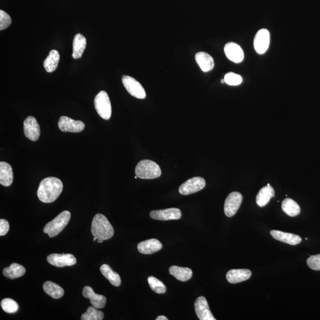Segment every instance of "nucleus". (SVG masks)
Here are the masks:
<instances>
[{
	"label": "nucleus",
	"mask_w": 320,
	"mask_h": 320,
	"mask_svg": "<svg viewBox=\"0 0 320 320\" xmlns=\"http://www.w3.org/2000/svg\"><path fill=\"white\" fill-rule=\"evenodd\" d=\"M13 182V172L12 166L9 163L0 162V184L8 187L12 185Z\"/></svg>",
	"instance_id": "aec40b11"
},
{
	"label": "nucleus",
	"mask_w": 320,
	"mask_h": 320,
	"mask_svg": "<svg viewBox=\"0 0 320 320\" xmlns=\"http://www.w3.org/2000/svg\"><path fill=\"white\" fill-rule=\"evenodd\" d=\"M162 244L157 239H150L141 242L138 244V250L139 253L144 254H152L162 249Z\"/></svg>",
	"instance_id": "a211bd4d"
},
{
	"label": "nucleus",
	"mask_w": 320,
	"mask_h": 320,
	"mask_svg": "<svg viewBox=\"0 0 320 320\" xmlns=\"http://www.w3.org/2000/svg\"><path fill=\"white\" fill-rule=\"evenodd\" d=\"M169 272L171 275L180 281L185 282L189 281L192 277V270L190 268L179 267L173 266L169 269Z\"/></svg>",
	"instance_id": "5701e85b"
},
{
	"label": "nucleus",
	"mask_w": 320,
	"mask_h": 320,
	"mask_svg": "<svg viewBox=\"0 0 320 320\" xmlns=\"http://www.w3.org/2000/svg\"><path fill=\"white\" fill-rule=\"evenodd\" d=\"M83 295L86 298L90 301L91 304L94 307L101 309L105 306L106 303V298L102 295L96 294L90 286H86L83 290Z\"/></svg>",
	"instance_id": "dca6fc26"
},
{
	"label": "nucleus",
	"mask_w": 320,
	"mask_h": 320,
	"mask_svg": "<svg viewBox=\"0 0 320 320\" xmlns=\"http://www.w3.org/2000/svg\"><path fill=\"white\" fill-rule=\"evenodd\" d=\"M270 33L267 29L258 31L254 39V48L258 54L262 55L268 51L270 44Z\"/></svg>",
	"instance_id": "9d476101"
},
{
	"label": "nucleus",
	"mask_w": 320,
	"mask_h": 320,
	"mask_svg": "<svg viewBox=\"0 0 320 320\" xmlns=\"http://www.w3.org/2000/svg\"><path fill=\"white\" fill-rule=\"evenodd\" d=\"M86 44L87 40L83 34H78L75 36L73 40V53L72 55L73 58L76 60L82 57L85 49Z\"/></svg>",
	"instance_id": "b1692460"
},
{
	"label": "nucleus",
	"mask_w": 320,
	"mask_h": 320,
	"mask_svg": "<svg viewBox=\"0 0 320 320\" xmlns=\"http://www.w3.org/2000/svg\"><path fill=\"white\" fill-rule=\"evenodd\" d=\"M48 263L56 267L63 268L76 264L77 259L71 254H52L47 257Z\"/></svg>",
	"instance_id": "f8f14e48"
},
{
	"label": "nucleus",
	"mask_w": 320,
	"mask_h": 320,
	"mask_svg": "<svg viewBox=\"0 0 320 320\" xmlns=\"http://www.w3.org/2000/svg\"><path fill=\"white\" fill-rule=\"evenodd\" d=\"M148 282L151 288L155 293L158 294H165L166 292L165 285L154 276H150L148 278Z\"/></svg>",
	"instance_id": "7c9ffc66"
},
{
	"label": "nucleus",
	"mask_w": 320,
	"mask_h": 320,
	"mask_svg": "<svg viewBox=\"0 0 320 320\" xmlns=\"http://www.w3.org/2000/svg\"><path fill=\"white\" fill-rule=\"evenodd\" d=\"M63 190L61 180L54 177H50L40 183L37 195L42 202L50 203L57 200Z\"/></svg>",
	"instance_id": "f257e3e1"
},
{
	"label": "nucleus",
	"mask_w": 320,
	"mask_h": 320,
	"mask_svg": "<svg viewBox=\"0 0 320 320\" xmlns=\"http://www.w3.org/2000/svg\"><path fill=\"white\" fill-rule=\"evenodd\" d=\"M26 273L25 268L17 263H12L9 267L4 269L3 274L6 278L15 279L23 276Z\"/></svg>",
	"instance_id": "a878e982"
},
{
	"label": "nucleus",
	"mask_w": 320,
	"mask_h": 320,
	"mask_svg": "<svg viewBox=\"0 0 320 320\" xmlns=\"http://www.w3.org/2000/svg\"><path fill=\"white\" fill-rule=\"evenodd\" d=\"M59 128L64 133H79L84 130V123L81 120H75L63 116L58 122Z\"/></svg>",
	"instance_id": "1a4fd4ad"
},
{
	"label": "nucleus",
	"mask_w": 320,
	"mask_h": 320,
	"mask_svg": "<svg viewBox=\"0 0 320 320\" xmlns=\"http://www.w3.org/2000/svg\"><path fill=\"white\" fill-rule=\"evenodd\" d=\"M135 174L142 179H154L161 175L160 166L152 160H143L137 165Z\"/></svg>",
	"instance_id": "7ed1b4c3"
},
{
	"label": "nucleus",
	"mask_w": 320,
	"mask_h": 320,
	"mask_svg": "<svg viewBox=\"0 0 320 320\" xmlns=\"http://www.w3.org/2000/svg\"><path fill=\"white\" fill-rule=\"evenodd\" d=\"M94 103L99 115L103 119L109 120L112 115V106L106 91H100L95 97Z\"/></svg>",
	"instance_id": "39448f33"
},
{
	"label": "nucleus",
	"mask_w": 320,
	"mask_h": 320,
	"mask_svg": "<svg viewBox=\"0 0 320 320\" xmlns=\"http://www.w3.org/2000/svg\"><path fill=\"white\" fill-rule=\"evenodd\" d=\"M12 23L10 16L3 10H0V31L9 28Z\"/></svg>",
	"instance_id": "72a5a7b5"
},
{
	"label": "nucleus",
	"mask_w": 320,
	"mask_h": 320,
	"mask_svg": "<svg viewBox=\"0 0 320 320\" xmlns=\"http://www.w3.org/2000/svg\"><path fill=\"white\" fill-rule=\"evenodd\" d=\"M91 233L98 240H107L114 235V230L104 215L96 214L91 224Z\"/></svg>",
	"instance_id": "f03ea898"
},
{
	"label": "nucleus",
	"mask_w": 320,
	"mask_h": 320,
	"mask_svg": "<svg viewBox=\"0 0 320 320\" xmlns=\"http://www.w3.org/2000/svg\"><path fill=\"white\" fill-rule=\"evenodd\" d=\"M43 288L53 299H60L64 294V290L58 285L51 281L46 282Z\"/></svg>",
	"instance_id": "cd10ccee"
},
{
	"label": "nucleus",
	"mask_w": 320,
	"mask_h": 320,
	"mask_svg": "<svg viewBox=\"0 0 320 320\" xmlns=\"http://www.w3.org/2000/svg\"><path fill=\"white\" fill-rule=\"evenodd\" d=\"M152 219L160 220H177L182 217V212L178 208H172L162 210H155L150 212Z\"/></svg>",
	"instance_id": "4468645a"
},
{
	"label": "nucleus",
	"mask_w": 320,
	"mask_h": 320,
	"mask_svg": "<svg viewBox=\"0 0 320 320\" xmlns=\"http://www.w3.org/2000/svg\"><path fill=\"white\" fill-rule=\"evenodd\" d=\"M156 320H168V319L166 317L164 316H160L156 319Z\"/></svg>",
	"instance_id": "e433bc0d"
},
{
	"label": "nucleus",
	"mask_w": 320,
	"mask_h": 320,
	"mask_svg": "<svg viewBox=\"0 0 320 320\" xmlns=\"http://www.w3.org/2000/svg\"><path fill=\"white\" fill-rule=\"evenodd\" d=\"M243 201V196L240 193L234 192L231 193L226 199L224 205V212L226 216L232 217L240 208Z\"/></svg>",
	"instance_id": "6e6552de"
},
{
	"label": "nucleus",
	"mask_w": 320,
	"mask_h": 320,
	"mask_svg": "<svg viewBox=\"0 0 320 320\" xmlns=\"http://www.w3.org/2000/svg\"><path fill=\"white\" fill-rule=\"evenodd\" d=\"M9 223L4 219H0V236H4L7 235L9 231Z\"/></svg>",
	"instance_id": "c9c22d12"
},
{
	"label": "nucleus",
	"mask_w": 320,
	"mask_h": 320,
	"mask_svg": "<svg viewBox=\"0 0 320 320\" xmlns=\"http://www.w3.org/2000/svg\"><path fill=\"white\" fill-rule=\"evenodd\" d=\"M196 63L200 66L202 71L208 72L212 70L214 67V61L211 55L204 52L196 53L195 55Z\"/></svg>",
	"instance_id": "412c9836"
},
{
	"label": "nucleus",
	"mask_w": 320,
	"mask_h": 320,
	"mask_svg": "<svg viewBox=\"0 0 320 320\" xmlns=\"http://www.w3.org/2000/svg\"><path fill=\"white\" fill-rule=\"evenodd\" d=\"M270 235L273 238L283 243L291 246L297 245L302 241L300 236L294 234L282 232L280 231L272 230L270 231Z\"/></svg>",
	"instance_id": "f3484780"
},
{
	"label": "nucleus",
	"mask_w": 320,
	"mask_h": 320,
	"mask_svg": "<svg viewBox=\"0 0 320 320\" xmlns=\"http://www.w3.org/2000/svg\"><path fill=\"white\" fill-rule=\"evenodd\" d=\"M275 196V190L271 185H266L261 189L256 196V203L260 207H264L269 202L271 198Z\"/></svg>",
	"instance_id": "4be33fe9"
},
{
	"label": "nucleus",
	"mask_w": 320,
	"mask_h": 320,
	"mask_svg": "<svg viewBox=\"0 0 320 320\" xmlns=\"http://www.w3.org/2000/svg\"><path fill=\"white\" fill-rule=\"evenodd\" d=\"M195 310L198 318L200 320H215L212 315L206 298L200 297L196 299L195 303Z\"/></svg>",
	"instance_id": "ddd939ff"
},
{
	"label": "nucleus",
	"mask_w": 320,
	"mask_h": 320,
	"mask_svg": "<svg viewBox=\"0 0 320 320\" xmlns=\"http://www.w3.org/2000/svg\"><path fill=\"white\" fill-rule=\"evenodd\" d=\"M226 56L235 63H240L244 58V52L238 45L234 42H229L224 47Z\"/></svg>",
	"instance_id": "2eb2a0df"
},
{
	"label": "nucleus",
	"mask_w": 320,
	"mask_h": 320,
	"mask_svg": "<svg viewBox=\"0 0 320 320\" xmlns=\"http://www.w3.org/2000/svg\"><path fill=\"white\" fill-rule=\"evenodd\" d=\"M102 275L115 286H119L121 284L120 277L117 272L112 269L109 265H103L101 267Z\"/></svg>",
	"instance_id": "c85d7f7f"
},
{
	"label": "nucleus",
	"mask_w": 320,
	"mask_h": 320,
	"mask_svg": "<svg viewBox=\"0 0 320 320\" xmlns=\"http://www.w3.org/2000/svg\"><path fill=\"white\" fill-rule=\"evenodd\" d=\"M123 85L131 96L139 99L146 98V92L141 83L128 75H123L122 79Z\"/></svg>",
	"instance_id": "423d86ee"
},
{
	"label": "nucleus",
	"mask_w": 320,
	"mask_h": 320,
	"mask_svg": "<svg viewBox=\"0 0 320 320\" xmlns=\"http://www.w3.org/2000/svg\"><path fill=\"white\" fill-rule=\"evenodd\" d=\"M60 60V55L58 51L53 50L51 51L49 55L44 62V68L48 72H52L57 68L59 62Z\"/></svg>",
	"instance_id": "393cba45"
},
{
	"label": "nucleus",
	"mask_w": 320,
	"mask_h": 320,
	"mask_svg": "<svg viewBox=\"0 0 320 320\" xmlns=\"http://www.w3.org/2000/svg\"><path fill=\"white\" fill-rule=\"evenodd\" d=\"M306 263L311 269L320 270V254L311 255L306 261Z\"/></svg>",
	"instance_id": "f704fd0d"
},
{
	"label": "nucleus",
	"mask_w": 320,
	"mask_h": 320,
	"mask_svg": "<svg viewBox=\"0 0 320 320\" xmlns=\"http://www.w3.org/2000/svg\"><path fill=\"white\" fill-rule=\"evenodd\" d=\"M205 185V180L202 177H193L180 185L179 191L181 195H189L202 190Z\"/></svg>",
	"instance_id": "0eeeda50"
},
{
	"label": "nucleus",
	"mask_w": 320,
	"mask_h": 320,
	"mask_svg": "<svg viewBox=\"0 0 320 320\" xmlns=\"http://www.w3.org/2000/svg\"><path fill=\"white\" fill-rule=\"evenodd\" d=\"M103 312L99 311L94 306H89L87 311L82 316V320H102L103 319Z\"/></svg>",
	"instance_id": "c756f323"
},
{
	"label": "nucleus",
	"mask_w": 320,
	"mask_h": 320,
	"mask_svg": "<svg viewBox=\"0 0 320 320\" xmlns=\"http://www.w3.org/2000/svg\"><path fill=\"white\" fill-rule=\"evenodd\" d=\"M252 272L249 269H232L228 271L226 278L230 284H235L248 280Z\"/></svg>",
	"instance_id": "6ab92c4d"
},
{
	"label": "nucleus",
	"mask_w": 320,
	"mask_h": 320,
	"mask_svg": "<svg viewBox=\"0 0 320 320\" xmlns=\"http://www.w3.org/2000/svg\"><path fill=\"white\" fill-rule=\"evenodd\" d=\"M24 133L29 139L32 141L38 140L40 135V130L39 123L33 117H28L24 121Z\"/></svg>",
	"instance_id": "9b49d317"
},
{
	"label": "nucleus",
	"mask_w": 320,
	"mask_h": 320,
	"mask_svg": "<svg viewBox=\"0 0 320 320\" xmlns=\"http://www.w3.org/2000/svg\"><path fill=\"white\" fill-rule=\"evenodd\" d=\"M282 210L289 217H294L299 215L301 209L298 204L292 199L286 198L282 202Z\"/></svg>",
	"instance_id": "bb28decb"
},
{
	"label": "nucleus",
	"mask_w": 320,
	"mask_h": 320,
	"mask_svg": "<svg viewBox=\"0 0 320 320\" xmlns=\"http://www.w3.org/2000/svg\"><path fill=\"white\" fill-rule=\"evenodd\" d=\"M71 219V214L68 211L62 212L54 219L48 222L44 227V233L50 237H55L64 229Z\"/></svg>",
	"instance_id": "20e7f679"
},
{
	"label": "nucleus",
	"mask_w": 320,
	"mask_h": 320,
	"mask_svg": "<svg viewBox=\"0 0 320 320\" xmlns=\"http://www.w3.org/2000/svg\"><path fill=\"white\" fill-rule=\"evenodd\" d=\"M224 80L226 84L233 86L240 85L243 82L241 75L234 72H228L225 75Z\"/></svg>",
	"instance_id": "473e14b6"
},
{
	"label": "nucleus",
	"mask_w": 320,
	"mask_h": 320,
	"mask_svg": "<svg viewBox=\"0 0 320 320\" xmlns=\"http://www.w3.org/2000/svg\"><path fill=\"white\" fill-rule=\"evenodd\" d=\"M98 241L99 243H103V240H98Z\"/></svg>",
	"instance_id": "4c0bfd02"
},
{
	"label": "nucleus",
	"mask_w": 320,
	"mask_h": 320,
	"mask_svg": "<svg viewBox=\"0 0 320 320\" xmlns=\"http://www.w3.org/2000/svg\"><path fill=\"white\" fill-rule=\"evenodd\" d=\"M2 310L7 313L13 314L16 313L18 310V305L15 300L10 298H5L1 302Z\"/></svg>",
	"instance_id": "2f4dec72"
},
{
	"label": "nucleus",
	"mask_w": 320,
	"mask_h": 320,
	"mask_svg": "<svg viewBox=\"0 0 320 320\" xmlns=\"http://www.w3.org/2000/svg\"><path fill=\"white\" fill-rule=\"evenodd\" d=\"M96 240H98L96 237H94L93 240L96 241Z\"/></svg>",
	"instance_id": "58836bf2"
}]
</instances>
